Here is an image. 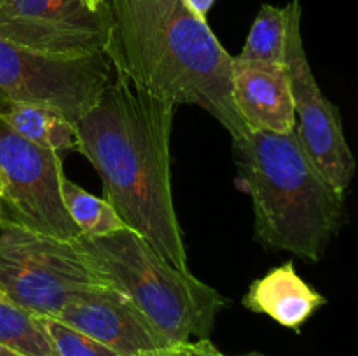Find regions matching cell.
I'll return each mask as SVG.
<instances>
[{"mask_svg":"<svg viewBox=\"0 0 358 356\" xmlns=\"http://www.w3.org/2000/svg\"><path fill=\"white\" fill-rule=\"evenodd\" d=\"M108 286L76 239L35 232L3 218L0 223V290L37 316H58L79 293Z\"/></svg>","mask_w":358,"mask_h":356,"instance_id":"5","label":"cell"},{"mask_svg":"<svg viewBox=\"0 0 358 356\" xmlns=\"http://www.w3.org/2000/svg\"><path fill=\"white\" fill-rule=\"evenodd\" d=\"M112 70L107 54L51 56L0 38V112L13 103L48 105L77 126L112 82Z\"/></svg>","mask_w":358,"mask_h":356,"instance_id":"6","label":"cell"},{"mask_svg":"<svg viewBox=\"0 0 358 356\" xmlns=\"http://www.w3.org/2000/svg\"><path fill=\"white\" fill-rule=\"evenodd\" d=\"M110 30L105 54L115 73L150 96L198 105L233 140L250 129L233 101V56L208 21L182 0H107Z\"/></svg>","mask_w":358,"mask_h":356,"instance_id":"2","label":"cell"},{"mask_svg":"<svg viewBox=\"0 0 358 356\" xmlns=\"http://www.w3.org/2000/svg\"><path fill=\"white\" fill-rule=\"evenodd\" d=\"M2 220H3V206L2 202H0V223H2Z\"/></svg>","mask_w":358,"mask_h":356,"instance_id":"24","label":"cell"},{"mask_svg":"<svg viewBox=\"0 0 358 356\" xmlns=\"http://www.w3.org/2000/svg\"><path fill=\"white\" fill-rule=\"evenodd\" d=\"M0 356H24V355H20V353L13 351V349H7L3 348V346H0Z\"/></svg>","mask_w":358,"mask_h":356,"instance_id":"23","label":"cell"},{"mask_svg":"<svg viewBox=\"0 0 358 356\" xmlns=\"http://www.w3.org/2000/svg\"><path fill=\"white\" fill-rule=\"evenodd\" d=\"M105 281L121 292L156 330L164 346L210 339L226 299L213 286L168 264L135 230L76 237Z\"/></svg>","mask_w":358,"mask_h":356,"instance_id":"4","label":"cell"},{"mask_svg":"<svg viewBox=\"0 0 358 356\" xmlns=\"http://www.w3.org/2000/svg\"><path fill=\"white\" fill-rule=\"evenodd\" d=\"M0 119L27 142L63 154L77 150L76 124L63 112L48 105L13 103L0 112Z\"/></svg>","mask_w":358,"mask_h":356,"instance_id":"13","label":"cell"},{"mask_svg":"<svg viewBox=\"0 0 358 356\" xmlns=\"http://www.w3.org/2000/svg\"><path fill=\"white\" fill-rule=\"evenodd\" d=\"M240 181L252 198L255 239L320 262L345 222V194L306 152L297 131H248L233 140Z\"/></svg>","mask_w":358,"mask_h":356,"instance_id":"3","label":"cell"},{"mask_svg":"<svg viewBox=\"0 0 358 356\" xmlns=\"http://www.w3.org/2000/svg\"><path fill=\"white\" fill-rule=\"evenodd\" d=\"M210 356H229V355H224V353H220L219 349H213L212 351V355ZM236 356H266V355H262V353H257V351H254V353H247V355H236Z\"/></svg>","mask_w":358,"mask_h":356,"instance_id":"22","label":"cell"},{"mask_svg":"<svg viewBox=\"0 0 358 356\" xmlns=\"http://www.w3.org/2000/svg\"><path fill=\"white\" fill-rule=\"evenodd\" d=\"M177 105L150 96L115 73L77 122V150L98 171L103 199L161 258L189 271L171 195L170 140Z\"/></svg>","mask_w":358,"mask_h":356,"instance_id":"1","label":"cell"},{"mask_svg":"<svg viewBox=\"0 0 358 356\" xmlns=\"http://www.w3.org/2000/svg\"><path fill=\"white\" fill-rule=\"evenodd\" d=\"M182 2H184L196 16L201 17V20H206V16H208L210 9L213 7L215 0H182Z\"/></svg>","mask_w":358,"mask_h":356,"instance_id":"19","label":"cell"},{"mask_svg":"<svg viewBox=\"0 0 358 356\" xmlns=\"http://www.w3.org/2000/svg\"><path fill=\"white\" fill-rule=\"evenodd\" d=\"M192 344H194V342H182V344L161 346V348L140 351L133 356H191Z\"/></svg>","mask_w":358,"mask_h":356,"instance_id":"18","label":"cell"},{"mask_svg":"<svg viewBox=\"0 0 358 356\" xmlns=\"http://www.w3.org/2000/svg\"><path fill=\"white\" fill-rule=\"evenodd\" d=\"M38 321L58 356H121L58 318L38 316Z\"/></svg>","mask_w":358,"mask_h":356,"instance_id":"17","label":"cell"},{"mask_svg":"<svg viewBox=\"0 0 358 356\" xmlns=\"http://www.w3.org/2000/svg\"><path fill=\"white\" fill-rule=\"evenodd\" d=\"M63 157L21 138L0 119V202L3 218L35 232L76 239L80 230L62 199Z\"/></svg>","mask_w":358,"mask_h":356,"instance_id":"7","label":"cell"},{"mask_svg":"<svg viewBox=\"0 0 358 356\" xmlns=\"http://www.w3.org/2000/svg\"><path fill=\"white\" fill-rule=\"evenodd\" d=\"M0 346L24 356H58L37 314L0 290Z\"/></svg>","mask_w":358,"mask_h":356,"instance_id":"15","label":"cell"},{"mask_svg":"<svg viewBox=\"0 0 358 356\" xmlns=\"http://www.w3.org/2000/svg\"><path fill=\"white\" fill-rule=\"evenodd\" d=\"M241 304L252 313L266 314L299 334L303 325L327 304V299L297 274L292 262H285L255 279Z\"/></svg>","mask_w":358,"mask_h":356,"instance_id":"12","label":"cell"},{"mask_svg":"<svg viewBox=\"0 0 358 356\" xmlns=\"http://www.w3.org/2000/svg\"><path fill=\"white\" fill-rule=\"evenodd\" d=\"M287 10L262 3L248 31L247 42L234 61L255 65H285Z\"/></svg>","mask_w":358,"mask_h":356,"instance_id":"14","label":"cell"},{"mask_svg":"<svg viewBox=\"0 0 358 356\" xmlns=\"http://www.w3.org/2000/svg\"><path fill=\"white\" fill-rule=\"evenodd\" d=\"M110 9L83 0H0V38L31 51L66 58L105 54Z\"/></svg>","mask_w":358,"mask_h":356,"instance_id":"9","label":"cell"},{"mask_svg":"<svg viewBox=\"0 0 358 356\" xmlns=\"http://www.w3.org/2000/svg\"><path fill=\"white\" fill-rule=\"evenodd\" d=\"M213 349H215V346L210 342V339H201V341H196L192 344L191 356H210Z\"/></svg>","mask_w":358,"mask_h":356,"instance_id":"20","label":"cell"},{"mask_svg":"<svg viewBox=\"0 0 358 356\" xmlns=\"http://www.w3.org/2000/svg\"><path fill=\"white\" fill-rule=\"evenodd\" d=\"M285 10V66L292 87L297 136L318 170L339 192L346 194L355 177L357 163L346 142L341 114L322 93L308 61L301 34V2L290 0Z\"/></svg>","mask_w":358,"mask_h":356,"instance_id":"8","label":"cell"},{"mask_svg":"<svg viewBox=\"0 0 358 356\" xmlns=\"http://www.w3.org/2000/svg\"><path fill=\"white\" fill-rule=\"evenodd\" d=\"M91 10H100L105 6V0H83Z\"/></svg>","mask_w":358,"mask_h":356,"instance_id":"21","label":"cell"},{"mask_svg":"<svg viewBox=\"0 0 358 356\" xmlns=\"http://www.w3.org/2000/svg\"><path fill=\"white\" fill-rule=\"evenodd\" d=\"M62 199L72 222L84 236L100 237L128 229L117 212L103 198L84 191L80 185L66 178V175L62 177Z\"/></svg>","mask_w":358,"mask_h":356,"instance_id":"16","label":"cell"},{"mask_svg":"<svg viewBox=\"0 0 358 356\" xmlns=\"http://www.w3.org/2000/svg\"><path fill=\"white\" fill-rule=\"evenodd\" d=\"M233 101L250 131L289 135L296 129L292 87L285 65L238 63L233 56Z\"/></svg>","mask_w":358,"mask_h":356,"instance_id":"11","label":"cell"},{"mask_svg":"<svg viewBox=\"0 0 358 356\" xmlns=\"http://www.w3.org/2000/svg\"><path fill=\"white\" fill-rule=\"evenodd\" d=\"M56 318L121 356L164 346L142 313L110 285L76 295Z\"/></svg>","mask_w":358,"mask_h":356,"instance_id":"10","label":"cell"}]
</instances>
